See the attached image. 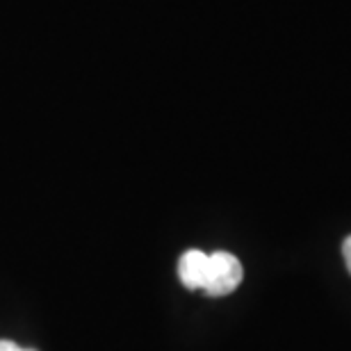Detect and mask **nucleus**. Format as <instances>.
Instances as JSON below:
<instances>
[{
  "mask_svg": "<svg viewBox=\"0 0 351 351\" xmlns=\"http://www.w3.org/2000/svg\"><path fill=\"white\" fill-rule=\"evenodd\" d=\"M0 351H34V349H21L10 340H0Z\"/></svg>",
  "mask_w": 351,
  "mask_h": 351,
  "instance_id": "obj_4",
  "label": "nucleus"
},
{
  "mask_svg": "<svg viewBox=\"0 0 351 351\" xmlns=\"http://www.w3.org/2000/svg\"><path fill=\"white\" fill-rule=\"evenodd\" d=\"M242 263L228 251H215L208 256V271L203 292L210 297H226L242 283Z\"/></svg>",
  "mask_w": 351,
  "mask_h": 351,
  "instance_id": "obj_1",
  "label": "nucleus"
},
{
  "mask_svg": "<svg viewBox=\"0 0 351 351\" xmlns=\"http://www.w3.org/2000/svg\"><path fill=\"white\" fill-rule=\"evenodd\" d=\"M342 256H345V265L351 274V235L345 240V244H342Z\"/></svg>",
  "mask_w": 351,
  "mask_h": 351,
  "instance_id": "obj_3",
  "label": "nucleus"
},
{
  "mask_svg": "<svg viewBox=\"0 0 351 351\" xmlns=\"http://www.w3.org/2000/svg\"><path fill=\"white\" fill-rule=\"evenodd\" d=\"M206 271H208V254H203L199 249H189L180 256L178 276H180V283L185 285L187 290H203Z\"/></svg>",
  "mask_w": 351,
  "mask_h": 351,
  "instance_id": "obj_2",
  "label": "nucleus"
}]
</instances>
